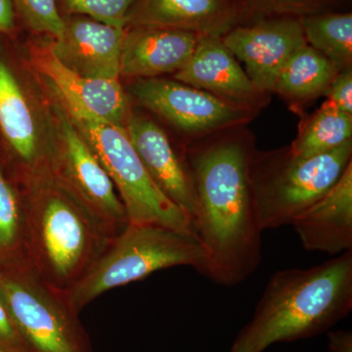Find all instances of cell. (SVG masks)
I'll return each mask as SVG.
<instances>
[{
  "label": "cell",
  "instance_id": "1",
  "mask_svg": "<svg viewBox=\"0 0 352 352\" xmlns=\"http://www.w3.org/2000/svg\"><path fill=\"white\" fill-rule=\"evenodd\" d=\"M256 151L245 126L185 146L194 190L193 228L208 254L205 276L235 286L258 267L263 230L252 196L250 166Z\"/></svg>",
  "mask_w": 352,
  "mask_h": 352
},
{
  "label": "cell",
  "instance_id": "2",
  "mask_svg": "<svg viewBox=\"0 0 352 352\" xmlns=\"http://www.w3.org/2000/svg\"><path fill=\"white\" fill-rule=\"evenodd\" d=\"M352 309V250L314 267L277 271L230 352H264L277 342L326 332Z\"/></svg>",
  "mask_w": 352,
  "mask_h": 352
},
{
  "label": "cell",
  "instance_id": "3",
  "mask_svg": "<svg viewBox=\"0 0 352 352\" xmlns=\"http://www.w3.org/2000/svg\"><path fill=\"white\" fill-rule=\"evenodd\" d=\"M19 186L27 214L31 268L53 288L68 291L117 235L65 191L52 176Z\"/></svg>",
  "mask_w": 352,
  "mask_h": 352
},
{
  "label": "cell",
  "instance_id": "4",
  "mask_svg": "<svg viewBox=\"0 0 352 352\" xmlns=\"http://www.w3.org/2000/svg\"><path fill=\"white\" fill-rule=\"evenodd\" d=\"M50 92L21 50L19 36L0 38V164L23 185L51 176Z\"/></svg>",
  "mask_w": 352,
  "mask_h": 352
},
{
  "label": "cell",
  "instance_id": "5",
  "mask_svg": "<svg viewBox=\"0 0 352 352\" xmlns=\"http://www.w3.org/2000/svg\"><path fill=\"white\" fill-rule=\"evenodd\" d=\"M175 266H190L206 274L207 252L195 234L159 224L127 223L82 279L64 294L80 314L102 294Z\"/></svg>",
  "mask_w": 352,
  "mask_h": 352
},
{
  "label": "cell",
  "instance_id": "6",
  "mask_svg": "<svg viewBox=\"0 0 352 352\" xmlns=\"http://www.w3.org/2000/svg\"><path fill=\"white\" fill-rule=\"evenodd\" d=\"M352 164V140L333 151L296 157L289 148L256 149L250 166L252 196L263 230L291 226L332 188Z\"/></svg>",
  "mask_w": 352,
  "mask_h": 352
},
{
  "label": "cell",
  "instance_id": "7",
  "mask_svg": "<svg viewBox=\"0 0 352 352\" xmlns=\"http://www.w3.org/2000/svg\"><path fill=\"white\" fill-rule=\"evenodd\" d=\"M69 113L110 176L129 223L159 224L195 234L188 215L171 203L153 182L124 127L83 113Z\"/></svg>",
  "mask_w": 352,
  "mask_h": 352
},
{
  "label": "cell",
  "instance_id": "8",
  "mask_svg": "<svg viewBox=\"0 0 352 352\" xmlns=\"http://www.w3.org/2000/svg\"><path fill=\"white\" fill-rule=\"evenodd\" d=\"M0 292L30 352H92L78 314L64 292L31 268L0 271Z\"/></svg>",
  "mask_w": 352,
  "mask_h": 352
},
{
  "label": "cell",
  "instance_id": "9",
  "mask_svg": "<svg viewBox=\"0 0 352 352\" xmlns=\"http://www.w3.org/2000/svg\"><path fill=\"white\" fill-rule=\"evenodd\" d=\"M46 87L52 113L51 176L90 214L118 235L127 226L129 219L117 190L72 120L63 102L47 85Z\"/></svg>",
  "mask_w": 352,
  "mask_h": 352
},
{
  "label": "cell",
  "instance_id": "10",
  "mask_svg": "<svg viewBox=\"0 0 352 352\" xmlns=\"http://www.w3.org/2000/svg\"><path fill=\"white\" fill-rule=\"evenodd\" d=\"M135 101L189 139V143L233 127L256 117L220 100L214 95L170 78H138L126 90Z\"/></svg>",
  "mask_w": 352,
  "mask_h": 352
},
{
  "label": "cell",
  "instance_id": "11",
  "mask_svg": "<svg viewBox=\"0 0 352 352\" xmlns=\"http://www.w3.org/2000/svg\"><path fill=\"white\" fill-rule=\"evenodd\" d=\"M20 46L32 71L59 97L69 113L91 116L126 129L133 110L120 78L97 80L74 73L55 56L51 36L31 34Z\"/></svg>",
  "mask_w": 352,
  "mask_h": 352
},
{
  "label": "cell",
  "instance_id": "12",
  "mask_svg": "<svg viewBox=\"0 0 352 352\" xmlns=\"http://www.w3.org/2000/svg\"><path fill=\"white\" fill-rule=\"evenodd\" d=\"M231 53L245 66L263 94L274 91L278 78L296 51L305 46L302 17L278 16L238 25L222 36Z\"/></svg>",
  "mask_w": 352,
  "mask_h": 352
},
{
  "label": "cell",
  "instance_id": "13",
  "mask_svg": "<svg viewBox=\"0 0 352 352\" xmlns=\"http://www.w3.org/2000/svg\"><path fill=\"white\" fill-rule=\"evenodd\" d=\"M173 78L256 115L270 101V95L254 87L222 36H201L189 61Z\"/></svg>",
  "mask_w": 352,
  "mask_h": 352
},
{
  "label": "cell",
  "instance_id": "14",
  "mask_svg": "<svg viewBox=\"0 0 352 352\" xmlns=\"http://www.w3.org/2000/svg\"><path fill=\"white\" fill-rule=\"evenodd\" d=\"M126 131L153 182L193 223L196 195L184 152L178 153L168 134L148 116L132 111Z\"/></svg>",
  "mask_w": 352,
  "mask_h": 352
},
{
  "label": "cell",
  "instance_id": "15",
  "mask_svg": "<svg viewBox=\"0 0 352 352\" xmlns=\"http://www.w3.org/2000/svg\"><path fill=\"white\" fill-rule=\"evenodd\" d=\"M61 36L52 38V50L60 62L88 78H120V59L126 28L99 22L82 15L63 17Z\"/></svg>",
  "mask_w": 352,
  "mask_h": 352
},
{
  "label": "cell",
  "instance_id": "16",
  "mask_svg": "<svg viewBox=\"0 0 352 352\" xmlns=\"http://www.w3.org/2000/svg\"><path fill=\"white\" fill-rule=\"evenodd\" d=\"M201 36L154 27H126L120 59V78H161L177 73L187 64Z\"/></svg>",
  "mask_w": 352,
  "mask_h": 352
},
{
  "label": "cell",
  "instance_id": "17",
  "mask_svg": "<svg viewBox=\"0 0 352 352\" xmlns=\"http://www.w3.org/2000/svg\"><path fill=\"white\" fill-rule=\"evenodd\" d=\"M237 25L236 0H138L126 17V27L154 25L199 36H222Z\"/></svg>",
  "mask_w": 352,
  "mask_h": 352
},
{
  "label": "cell",
  "instance_id": "18",
  "mask_svg": "<svg viewBox=\"0 0 352 352\" xmlns=\"http://www.w3.org/2000/svg\"><path fill=\"white\" fill-rule=\"evenodd\" d=\"M291 226L308 252L340 256L352 250V164L339 182Z\"/></svg>",
  "mask_w": 352,
  "mask_h": 352
},
{
  "label": "cell",
  "instance_id": "19",
  "mask_svg": "<svg viewBox=\"0 0 352 352\" xmlns=\"http://www.w3.org/2000/svg\"><path fill=\"white\" fill-rule=\"evenodd\" d=\"M340 71L338 65L305 44L282 69L273 94L279 95L292 110L302 113L308 104L325 96Z\"/></svg>",
  "mask_w": 352,
  "mask_h": 352
},
{
  "label": "cell",
  "instance_id": "20",
  "mask_svg": "<svg viewBox=\"0 0 352 352\" xmlns=\"http://www.w3.org/2000/svg\"><path fill=\"white\" fill-rule=\"evenodd\" d=\"M27 268L31 264L24 197L18 183L0 164V271Z\"/></svg>",
  "mask_w": 352,
  "mask_h": 352
},
{
  "label": "cell",
  "instance_id": "21",
  "mask_svg": "<svg viewBox=\"0 0 352 352\" xmlns=\"http://www.w3.org/2000/svg\"><path fill=\"white\" fill-rule=\"evenodd\" d=\"M352 138V115L321 106L303 117L298 133L289 146L296 157H310L333 151Z\"/></svg>",
  "mask_w": 352,
  "mask_h": 352
},
{
  "label": "cell",
  "instance_id": "22",
  "mask_svg": "<svg viewBox=\"0 0 352 352\" xmlns=\"http://www.w3.org/2000/svg\"><path fill=\"white\" fill-rule=\"evenodd\" d=\"M308 45L338 65L340 69L352 68L351 12H324L302 17Z\"/></svg>",
  "mask_w": 352,
  "mask_h": 352
},
{
  "label": "cell",
  "instance_id": "23",
  "mask_svg": "<svg viewBox=\"0 0 352 352\" xmlns=\"http://www.w3.org/2000/svg\"><path fill=\"white\" fill-rule=\"evenodd\" d=\"M239 8V25L278 16L303 17L332 10L329 0H236Z\"/></svg>",
  "mask_w": 352,
  "mask_h": 352
},
{
  "label": "cell",
  "instance_id": "24",
  "mask_svg": "<svg viewBox=\"0 0 352 352\" xmlns=\"http://www.w3.org/2000/svg\"><path fill=\"white\" fill-rule=\"evenodd\" d=\"M21 30L38 36L59 38L64 19L57 0H11Z\"/></svg>",
  "mask_w": 352,
  "mask_h": 352
},
{
  "label": "cell",
  "instance_id": "25",
  "mask_svg": "<svg viewBox=\"0 0 352 352\" xmlns=\"http://www.w3.org/2000/svg\"><path fill=\"white\" fill-rule=\"evenodd\" d=\"M138 0H57L62 17L82 15L113 25L126 28V17Z\"/></svg>",
  "mask_w": 352,
  "mask_h": 352
},
{
  "label": "cell",
  "instance_id": "26",
  "mask_svg": "<svg viewBox=\"0 0 352 352\" xmlns=\"http://www.w3.org/2000/svg\"><path fill=\"white\" fill-rule=\"evenodd\" d=\"M325 96L326 101L321 106L352 115V68L338 74Z\"/></svg>",
  "mask_w": 352,
  "mask_h": 352
},
{
  "label": "cell",
  "instance_id": "27",
  "mask_svg": "<svg viewBox=\"0 0 352 352\" xmlns=\"http://www.w3.org/2000/svg\"><path fill=\"white\" fill-rule=\"evenodd\" d=\"M0 349L6 352H30L14 325L0 292Z\"/></svg>",
  "mask_w": 352,
  "mask_h": 352
},
{
  "label": "cell",
  "instance_id": "28",
  "mask_svg": "<svg viewBox=\"0 0 352 352\" xmlns=\"http://www.w3.org/2000/svg\"><path fill=\"white\" fill-rule=\"evenodd\" d=\"M21 28L11 0H0V38H16Z\"/></svg>",
  "mask_w": 352,
  "mask_h": 352
},
{
  "label": "cell",
  "instance_id": "29",
  "mask_svg": "<svg viewBox=\"0 0 352 352\" xmlns=\"http://www.w3.org/2000/svg\"><path fill=\"white\" fill-rule=\"evenodd\" d=\"M328 352H352L351 331H330Z\"/></svg>",
  "mask_w": 352,
  "mask_h": 352
},
{
  "label": "cell",
  "instance_id": "30",
  "mask_svg": "<svg viewBox=\"0 0 352 352\" xmlns=\"http://www.w3.org/2000/svg\"><path fill=\"white\" fill-rule=\"evenodd\" d=\"M351 0H329L332 8L335 7H340L342 6H349L351 3Z\"/></svg>",
  "mask_w": 352,
  "mask_h": 352
},
{
  "label": "cell",
  "instance_id": "31",
  "mask_svg": "<svg viewBox=\"0 0 352 352\" xmlns=\"http://www.w3.org/2000/svg\"><path fill=\"white\" fill-rule=\"evenodd\" d=\"M0 352H6V351H2V349H0Z\"/></svg>",
  "mask_w": 352,
  "mask_h": 352
}]
</instances>
